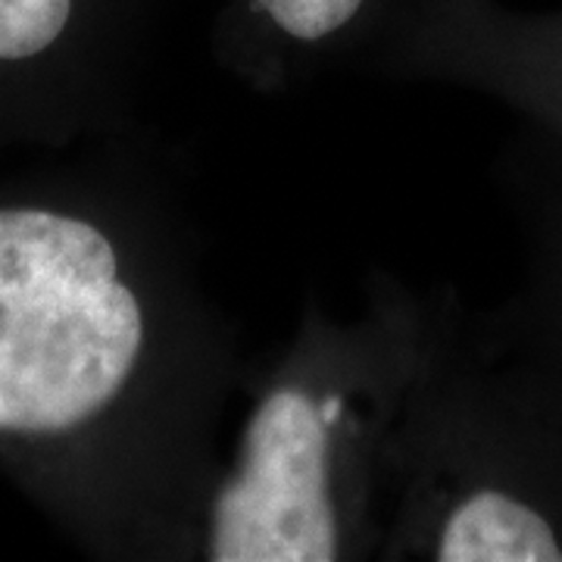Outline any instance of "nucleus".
<instances>
[{
    "label": "nucleus",
    "mask_w": 562,
    "mask_h": 562,
    "mask_svg": "<svg viewBox=\"0 0 562 562\" xmlns=\"http://www.w3.org/2000/svg\"><path fill=\"white\" fill-rule=\"evenodd\" d=\"M241 382L172 206L125 232L0 206V438L120 431L179 519V560Z\"/></svg>",
    "instance_id": "obj_1"
},
{
    "label": "nucleus",
    "mask_w": 562,
    "mask_h": 562,
    "mask_svg": "<svg viewBox=\"0 0 562 562\" xmlns=\"http://www.w3.org/2000/svg\"><path fill=\"white\" fill-rule=\"evenodd\" d=\"M453 331L394 276L360 313L306 306L194 503L181 560H379L413 397Z\"/></svg>",
    "instance_id": "obj_2"
},
{
    "label": "nucleus",
    "mask_w": 562,
    "mask_h": 562,
    "mask_svg": "<svg viewBox=\"0 0 562 562\" xmlns=\"http://www.w3.org/2000/svg\"><path fill=\"white\" fill-rule=\"evenodd\" d=\"M384 0H222L220 60L257 91H284L369 57Z\"/></svg>",
    "instance_id": "obj_3"
},
{
    "label": "nucleus",
    "mask_w": 562,
    "mask_h": 562,
    "mask_svg": "<svg viewBox=\"0 0 562 562\" xmlns=\"http://www.w3.org/2000/svg\"><path fill=\"white\" fill-rule=\"evenodd\" d=\"M85 0H0V66H29L60 50Z\"/></svg>",
    "instance_id": "obj_4"
}]
</instances>
